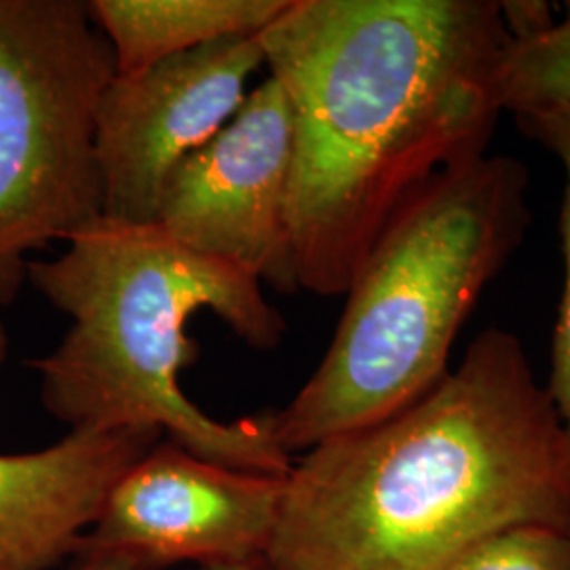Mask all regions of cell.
Instances as JSON below:
<instances>
[{"instance_id":"1","label":"cell","mask_w":570,"mask_h":570,"mask_svg":"<svg viewBox=\"0 0 570 570\" xmlns=\"http://www.w3.org/2000/svg\"><path fill=\"white\" fill-rule=\"evenodd\" d=\"M510 39L497 0H289L258 35L292 110L298 289L345 296L397 209L489 153Z\"/></svg>"},{"instance_id":"2","label":"cell","mask_w":570,"mask_h":570,"mask_svg":"<svg viewBox=\"0 0 570 570\" xmlns=\"http://www.w3.org/2000/svg\"><path fill=\"white\" fill-rule=\"evenodd\" d=\"M515 524L570 530V444L522 341L490 327L419 402L303 452L266 560L446 570Z\"/></svg>"},{"instance_id":"3","label":"cell","mask_w":570,"mask_h":570,"mask_svg":"<svg viewBox=\"0 0 570 570\" xmlns=\"http://www.w3.org/2000/svg\"><path fill=\"white\" fill-rule=\"evenodd\" d=\"M26 279L70 322L53 351L28 362L42 406L70 431L155 429L216 465L277 478L292 471L271 412L225 423L180 383L199 353L186 324L205 308L245 345H282L284 315L256 277L188 249L159 226L102 218L58 256L30 261Z\"/></svg>"},{"instance_id":"4","label":"cell","mask_w":570,"mask_h":570,"mask_svg":"<svg viewBox=\"0 0 570 570\" xmlns=\"http://www.w3.org/2000/svg\"><path fill=\"white\" fill-rule=\"evenodd\" d=\"M529 186L520 159L487 153L442 169L397 209L345 292L320 366L271 412L289 456L376 425L444 381L473 308L527 239Z\"/></svg>"},{"instance_id":"5","label":"cell","mask_w":570,"mask_h":570,"mask_svg":"<svg viewBox=\"0 0 570 570\" xmlns=\"http://www.w3.org/2000/svg\"><path fill=\"white\" fill-rule=\"evenodd\" d=\"M81 0H0V305L30 256L104 218L96 119L115 79Z\"/></svg>"},{"instance_id":"6","label":"cell","mask_w":570,"mask_h":570,"mask_svg":"<svg viewBox=\"0 0 570 570\" xmlns=\"http://www.w3.org/2000/svg\"><path fill=\"white\" fill-rule=\"evenodd\" d=\"M292 159L289 102L282 85L266 77L235 117L169 174L155 226L193 252L294 294Z\"/></svg>"},{"instance_id":"7","label":"cell","mask_w":570,"mask_h":570,"mask_svg":"<svg viewBox=\"0 0 570 570\" xmlns=\"http://www.w3.org/2000/svg\"><path fill=\"white\" fill-rule=\"evenodd\" d=\"M285 478L216 465L164 438L108 492L75 556H117L138 570L266 558Z\"/></svg>"},{"instance_id":"8","label":"cell","mask_w":570,"mask_h":570,"mask_svg":"<svg viewBox=\"0 0 570 570\" xmlns=\"http://www.w3.org/2000/svg\"><path fill=\"white\" fill-rule=\"evenodd\" d=\"M261 66L258 37H239L115 75L96 119L104 218L155 225L169 174L235 117Z\"/></svg>"},{"instance_id":"9","label":"cell","mask_w":570,"mask_h":570,"mask_svg":"<svg viewBox=\"0 0 570 570\" xmlns=\"http://www.w3.org/2000/svg\"><path fill=\"white\" fill-rule=\"evenodd\" d=\"M161 440L155 429H72L47 449L0 454V570L72 560L108 492Z\"/></svg>"},{"instance_id":"10","label":"cell","mask_w":570,"mask_h":570,"mask_svg":"<svg viewBox=\"0 0 570 570\" xmlns=\"http://www.w3.org/2000/svg\"><path fill=\"white\" fill-rule=\"evenodd\" d=\"M289 0H94L91 20L110 45L117 75L209 42L258 37Z\"/></svg>"},{"instance_id":"11","label":"cell","mask_w":570,"mask_h":570,"mask_svg":"<svg viewBox=\"0 0 570 570\" xmlns=\"http://www.w3.org/2000/svg\"><path fill=\"white\" fill-rule=\"evenodd\" d=\"M497 82L501 108L513 117L570 102V2L543 30L511 37Z\"/></svg>"},{"instance_id":"12","label":"cell","mask_w":570,"mask_h":570,"mask_svg":"<svg viewBox=\"0 0 570 570\" xmlns=\"http://www.w3.org/2000/svg\"><path fill=\"white\" fill-rule=\"evenodd\" d=\"M513 119L518 129L553 155L564 171V197L560 212L564 284L551 336L550 379L546 391L570 444V102L522 112Z\"/></svg>"},{"instance_id":"13","label":"cell","mask_w":570,"mask_h":570,"mask_svg":"<svg viewBox=\"0 0 570 570\" xmlns=\"http://www.w3.org/2000/svg\"><path fill=\"white\" fill-rule=\"evenodd\" d=\"M446 570H570V530L515 524L463 551Z\"/></svg>"},{"instance_id":"14","label":"cell","mask_w":570,"mask_h":570,"mask_svg":"<svg viewBox=\"0 0 570 570\" xmlns=\"http://www.w3.org/2000/svg\"><path fill=\"white\" fill-rule=\"evenodd\" d=\"M70 570H138L131 562L117 556L102 553H79L72 558Z\"/></svg>"},{"instance_id":"15","label":"cell","mask_w":570,"mask_h":570,"mask_svg":"<svg viewBox=\"0 0 570 570\" xmlns=\"http://www.w3.org/2000/svg\"><path fill=\"white\" fill-rule=\"evenodd\" d=\"M197 570H279L275 564H271L266 558L249 560V562H233V564H207Z\"/></svg>"},{"instance_id":"16","label":"cell","mask_w":570,"mask_h":570,"mask_svg":"<svg viewBox=\"0 0 570 570\" xmlns=\"http://www.w3.org/2000/svg\"><path fill=\"white\" fill-rule=\"evenodd\" d=\"M7 348H9V341H7V332H4V327H2V324H0V366H2L4 357H7Z\"/></svg>"}]
</instances>
